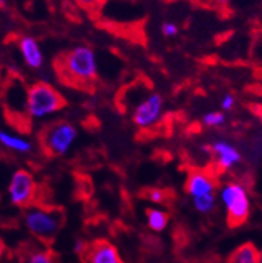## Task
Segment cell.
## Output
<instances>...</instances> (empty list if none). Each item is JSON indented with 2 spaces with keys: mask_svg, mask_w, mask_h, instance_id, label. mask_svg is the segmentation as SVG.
<instances>
[{
  "mask_svg": "<svg viewBox=\"0 0 262 263\" xmlns=\"http://www.w3.org/2000/svg\"><path fill=\"white\" fill-rule=\"evenodd\" d=\"M38 184L33 178L32 173L28 170L20 168L11 175L8 183V199L16 207H28L33 204L37 198Z\"/></svg>",
  "mask_w": 262,
  "mask_h": 263,
  "instance_id": "obj_7",
  "label": "cell"
},
{
  "mask_svg": "<svg viewBox=\"0 0 262 263\" xmlns=\"http://www.w3.org/2000/svg\"><path fill=\"white\" fill-rule=\"evenodd\" d=\"M24 107L31 119L44 120L63 110L66 99L50 83L38 82L27 90Z\"/></svg>",
  "mask_w": 262,
  "mask_h": 263,
  "instance_id": "obj_3",
  "label": "cell"
},
{
  "mask_svg": "<svg viewBox=\"0 0 262 263\" xmlns=\"http://www.w3.org/2000/svg\"><path fill=\"white\" fill-rule=\"evenodd\" d=\"M55 70L60 79L68 86L89 88L98 79V58L91 47H74L58 58Z\"/></svg>",
  "mask_w": 262,
  "mask_h": 263,
  "instance_id": "obj_1",
  "label": "cell"
},
{
  "mask_svg": "<svg viewBox=\"0 0 262 263\" xmlns=\"http://www.w3.org/2000/svg\"><path fill=\"white\" fill-rule=\"evenodd\" d=\"M216 2H218L219 4H228L230 0H216Z\"/></svg>",
  "mask_w": 262,
  "mask_h": 263,
  "instance_id": "obj_24",
  "label": "cell"
},
{
  "mask_svg": "<svg viewBox=\"0 0 262 263\" xmlns=\"http://www.w3.org/2000/svg\"><path fill=\"white\" fill-rule=\"evenodd\" d=\"M226 122V115L222 111H210L202 118V123L209 128H217L223 126Z\"/></svg>",
  "mask_w": 262,
  "mask_h": 263,
  "instance_id": "obj_17",
  "label": "cell"
},
{
  "mask_svg": "<svg viewBox=\"0 0 262 263\" xmlns=\"http://www.w3.org/2000/svg\"><path fill=\"white\" fill-rule=\"evenodd\" d=\"M202 150L214 157L217 167L221 171L230 170L242 160L238 148L225 139L214 140L213 143L203 146Z\"/></svg>",
  "mask_w": 262,
  "mask_h": 263,
  "instance_id": "obj_9",
  "label": "cell"
},
{
  "mask_svg": "<svg viewBox=\"0 0 262 263\" xmlns=\"http://www.w3.org/2000/svg\"><path fill=\"white\" fill-rule=\"evenodd\" d=\"M20 263H58V257L48 249L32 247L22 255Z\"/></svg>",
  "mask_w": 262,
  "mask_h": 263,
  "instance_id": "obj_15",
  "label": "cell"
},
{
  "mask_svg": "<svg viewBox=\"0 0 262 263\" xmlns=\"http://www.w3.org/2000/svg\"><path fill=\"white\" fill-rule=\"evenodd\" d=\"M193 207L196 209L197 213L207 215L213 213L217 206L216 194H209V195H202V197L193 198Z\"/></svg>",
  "mask_w": 262,
  "mask_h": 263,
  "instance_id": "obj_16",
  "label": "cell"
},
{
  "mask_svg": "<svg viewBox=\"0 0 262 263\" xmlns=\"http://www.w3.org/2000/svg\"><path fill=\"white\" fill-rule=\"evenodd\" d=\"M20 55L24 63L31 70H40L44 64L43 51L40 48L38 40L32 36H22L18 42Z\"/></svg>",
  "mask_w": 262,
  "mask_h": 263,
  "instance_id": "obj_11",
  "label": "cell"
},
{
  "mask_svg": "<svg viewBox=\"0 0 262 263\" xmlns=\"http://www.w3.org/2000/svg\"><path fill=\"white\" fill-rule=\"evenodd\" d=\"M169 214L162 209H155L151 207L146 211V222L147 226L154 233H162L166 230L167 224H169Z\"/></svg>",
  "mask_w": 262,
  "mask_h": 263,
  "instance_id": "obj_14",
  "label": "cell"
},
{
  "mask_svg": "<svg viewBox=\"0 0 262 263\" xmlns=\"http://www.w3.org/2000/svg\"><path fill=\"white\" fill-rule=\"evenodd\" d=\"M23 220L32 237L43 243H51L63 227L64 215L58 209L31 204L24 211Z\"/></svg>",
  "mask_w": 262,
  "mask_h": 263,
  "instance_id": "obj_2",
  "label": "cell"
},
{
  "mask_svg": "<svg viewBox=\"0 0 262 263\" xmlns=\"http://www.w3.org/2000/svg\"><path fill=\"white\" fill-rule=\"evenodd\" d=\"M145 197H146L147 200H150L154 204H165L169 202L171 195L166 190H163V189L154 187V189H150V190H147L145 193Z\"/></svg>",
  "mask_w": 262,
  "mask_h": 263,
  "instance_id": "obj_18",
  "label": "cell"
},
{
  "mask_svg": "<svg viewBox=\"0 0 262 263\" xmlns=\"http://www.w3.org/2000/svg\"><path fill=\"white\" fill-rule=\"evenodd\" d=\"M165 100L160 92H149L134 106L131 120L139 130H149L162 119Z\"/></svg>",
  "mask_w": 262,
  "mask_h": 263,
  "instance_id": "obj_6",
  "label": "cell"
},
{
  "mask_svg": "<svg viewBox=\"0 0 262 263\" xmlns=\"http://www.w3.org/2000/svg\"><path fill=\"white\" fill-rule=\"evenodd\" d=\"M75 2H77V4L80 8L90 11V12H94V11L99 10L106 0H75Z\"/></svg>",
  "mask_w": 262,
  "mask_h": 263,
  "instance_id": "obj_19",
  "label": "cell"
},
{
  "mask_svg": "<svg viewBox=\"0 0 262 263\" xmlns=\"http://www.w3.org/2000/svg\"><path fill=\"white\" fill-rule=\"evenodd\" d=\"M217 183L209 173L203 170H194L189 173L185 182V191L190 198H198L202 195L216 194Z\"/></svg>",
  "mask_w": 262,
  "mask_h": 263,
  "instance_id": "obj_10",
  "label": "cell"
},
{
  "mask_svg": "<svg viewBox=\"0 0 262 263\" xmlns=\"http://www.w3.org/2000/svg\"><path fill=\"white\" fill-rule=\"evenodd\" d=\"M258 263H262V251H259V258H258Z\"/></svg>",
  "mask_w": 262,
  "mask_h": 263,
  "instance_id": "obj_25",
  "label": "cell"
},
{
  "mask_svg": "<svg viewBox=\"0 0 262 263\" xmlns=\"http://www.w3.org/2000/svg\"><path fill=\"white\" fill-rule=\"evenodd\" d=\"M82 263H125L119 251L107 239L87 242V246L79 254Z\"/></svg>",
  "mask_w": 262,
  "mask_h": 263,
  "instance_id": "obj_8",
  "label": "cell"
},
{
  "mask_svg": "<svg viewBox=\"0 0 262 263\" xmlns=\"http://www.w3.org/2000/svg\"><path fill=\"white\" fill-rule=\"evenodd\" d=\"M0 146L18 154H28L32 150V143L27 138L8 131H0Z\"/></svg>",
  "mask_w": 262,
  "mask_h": 263,
  "instance_id": "obj_12",
  "label": "cell"
},
{
  "mask_svg": "<svg viewBox=\"0 0 262 263\" xmlns=\"http://www.w3.org/2000/svg\"><path fill=\"white\" fill-rule=\"evenodd\" d=\"M218 199L225 207L229 227L236 229L246 223L250 215V198L242 183L236 180L223 183L218 190Z\"/></svg>",
  "mask_w": 262,
  "mask_h": 263,
  "instance_id": "obj_4",
  "label": "cell"
},
{
  "mask_svg": "<svg viewBox=\"0 0 262 263\" xmlns=\"http://www.w3.org/2000/svg\"><path fill=\"white\" fill-rule=\"evenodd\" d=\"M161 31L166 37H176L179 32V28L174 22H165L161 27Z\"/></svg>",
  "mask_w": 262,
  "mask_h": 263,
  "instance_id": "obj_20",
  "label": "cell"
},
{
  "mask_svg": "<svg viewBox=\"0 0 262 263\" xmlns=\"http://www.w3.org/2000/svg\"><path fill=\"white\" fill-rule=\"evenodd\" d=\"M234 106H236V98H234V95L229 92L225 93L222 99H221V108L223 111H232Z\"/></svg>",
  "mask_w": 262,
  "mask_h": 263,
  "instance_id": "obj_21",
  "label": "cell"
},
{
  "mask_svg": "<svg viewBox=\"0 0 262 263\" xmlns=\"http://www.w3.org/2000/svg\"><path fill=\"white\" fill-rule=\"evenodd\" d=\"M259 250L250 242L238 246L236 250H233L226 263H258Z\"/></svg>",
  "mask_w": 262,
  "mask_h": 263,
  "instance_id": "obj_13",
  "label": "cell"
},
{
  "mask_svg": "<svg viewBox=\"0 0 262 263\" xmlns=\"http://www.w3.org/2000/svg\"><path fill=\"white\" fill-rule=\"evenodd\" d=\"M86 246H87L86 240L77 239V240H75V245H74V251H75V253H77L78 255H79V254L82 253V251H83L84 249H86Z\"/></svg>",
  "mask_w": 262,
  "mask_h": 263,
  "instance_id": "obj_22",
  "label": "cell"
},
{
  "mask_svg": "<svg viewBox=\"0 0 262 263\" xmlns=\"http://www.w3.org/2000/svg\"><path fill=\"white\" fill-rule=\"evenodd\" d=\"M3 253H4V245H3V242L0 240V258H2Z\"/></svg>",
  "mask_w": 262,
  "mask_h": 263,
  "instance_id": "obj_23",
  "label": "cell"
},
{
  "mask_svg": "<svg viewBox=\"0 0 262 263\" xmlns=\"http://www.w3.org/2000/svg\"><path fill=\"white\" fill-rule=\"evenodd\" d=\"M4 3H6V0H0V4H2V6H3Z\"/></svg>",
  "mask_w": 262,
  "mask_h": 263,
  "instance_id": "obj_26",
  "label": "cell"
},
{
  "mask_svg": "<svg viewBox=\"0 0 262 263\" xmlns=\"http://www.w3.org/2000/svg\"><path fill=\"white\" fill-rule=\"evenodd\" d=\"M79 133L70 120H53L40 133V143L44 153L51 157H64L77 142Z\"/></svg>",
  "mask_w": 262,
  "mask_h": 263,
  "instance_id": "obj_5",
  "label": "cell"
}]
</instances>
